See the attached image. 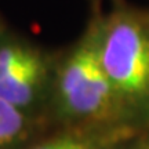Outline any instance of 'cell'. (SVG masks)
Returning a JSON list of instances; mask_svg holds the SVG:
<instances>
[{
  "mask_svg": "<svg viewBox=\"0 0 149 149\" xmlns=\"http://www.w3.org/2000/svg\"><path fill=\"white\" fill-rule=\"evenodd\" d=\"M47 64L35 48L18 42L0 43V98L26 112L42 95Z\"/></svg>",
  "mask_w": 149,
  "mask_h": 149,
  "instance_id": "3",
  "label": "cell"
},
{
  "mask_svg": "<svg viewBox=\"0 0 149 149\" xmlns=\"http://www.w3.org/2000/svg\"><path fill=\"white\" fill-rule=\"evenodd\" d=\"M57 95L65 115L79 119L104 117L120 104L101 64L98 28H94L64 61L57 79Z\"/></svg>",
  "mask_w": 149,
  "mask_h": 149,
  "instance_id": "2",
  "label": "cell"
},
{
  "mask_svg": "<svg viewBox=\"0 0 149 149\" xmlns=\"http://www.w3.org/2000/svg\"><path fill=\"white\" fill-rule=\"evenodd\" d=\"M26 130L25 112L0 98V149L11 148Z\"/></svg>",
  "mask_w": 149,
  "mask_h": 149,
  "instance_id": "4",
  "label": "cell"
},
{
  "mask_svg": "<svg viewBox=\"0 0 149 149\" xmlns=\"http://www.w3.org/2000/svg\"><path fill=\"white\" fill-rule=\"evenodd\" d=\"M104 70L120 101L149 98V28L131 14H116L98 28Z\"/></svg>",
  "mask_w": 149,
  "mask_h": 149,
  "instance_id": "1",
  "label": "cell"
},
{
  "mask_svg": "<svg viewBox=\"0 0 149 149\" xmlns=\"http://www.w3.org/2000/svg\"><path fill=\"white\" fill-rule=\"evenodd\" d=\"M33 149H95L94 144L86 138L76 135H64L58 138L50 139Z\"/></svg>",
  "mask_w": 149,
  "mask_h": 149,
  "instance_id": "5",
  "label": "cell"
}]
</instances>
